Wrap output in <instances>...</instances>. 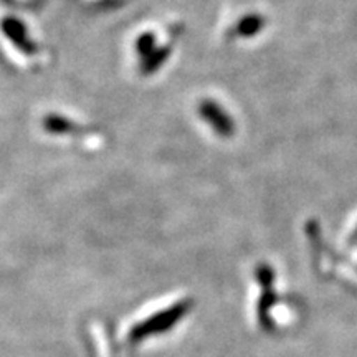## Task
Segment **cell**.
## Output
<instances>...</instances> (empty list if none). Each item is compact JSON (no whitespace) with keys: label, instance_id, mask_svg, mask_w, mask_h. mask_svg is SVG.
<instances>
[{"label":"cell","instance_id":"1","mask_svg":"<svg viewBox=\"0 0 357 357\" xmlns=\"http://www.w3.org/2000/svg\"><path fill=\"white\" fill-rule=\"evenodd\" d=\"M200 114L211 126L215 129V132L222 137H230L235 131V124L227 111H223L215 101H204L200 105Z\"/></svg>","mask_w":357,"mask_h":357},{"label":"cell","instance_id":"2","mask_svg":"<svg viewBox=\"0 0 357 357\" xmlns=\"http://www.w3.org/2000/svg\"><path fill=\"white\" fill-rule=\"evenodd\" d=\"M263 24H265V20H263L260 15H255V13H253V15L243 17V19L238 22V25L235 26V32L236 35H240V37H253V35H257L263 29Z\"/></svg>","mask_w":357,"mask_h":357}]
</instances>
